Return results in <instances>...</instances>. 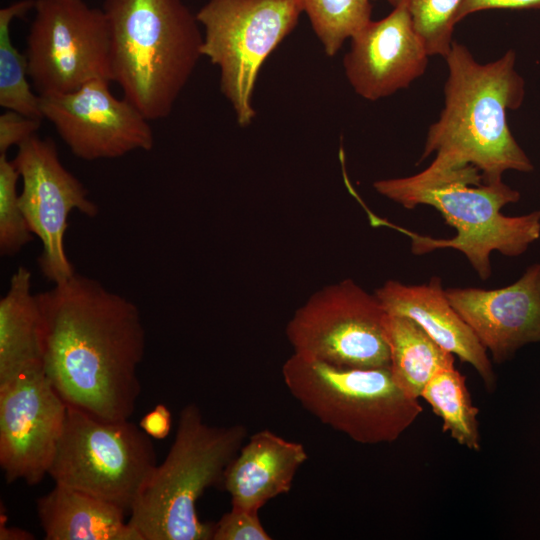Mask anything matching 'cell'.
Returning a JSON list of instances; mask_svg holds the SVG:
<instances>
[{
  "label": "cell",
  "mask_w": 540,
  "mask_h": 540,
  "mask_svg": "<svg viewBox=\"0 0 540 540\" xmlns=\"http://www.w3.org/2000/svg\"><path fill=\"white\" fill-rule=\"evenodd\" d=\"M43 370L68 407L94 417L128 420L145 353L139 308L99 281L78 274L37 293Z\"/></svg>",
  "instance_id": "1"
},
{
  "label": "cell",
  "mask_w": 540,
  "mask_h": 540,
  "mask_svg": "<svg viewBox=\"0 0 540 540\" xmlns=\"http://www.w3.org/2000/svg\"><path fill=\"white\" fill-rule=\"evenodd\" d=\"M445 60L444 107L428 129L420 161L435 154L428 166L433 169L472 165L489 183L502 181L507 170L531 171L506 119L507 110L519 108L525 93L515 52L481 64L465 45L453 41Z\"/></svg>",
  "instance_id": "2"
},
{
  "label": "cell",
  "mask_w": 540,
  "mask_h": 540,
  "mask_svg": "<svg viewBox=\"0 0 540 540\" xmlns=\"http://www.w3.org/2000/svg\"><path fill=\"white\" fill-rule=\"evenodd\" d=\"M373 187L406 209L434 207L455 228L456 235L436 239L401 230L411 238L412 252L422 255L443 248L458 250L482 280L491 275L493 251L519 256L540 237V211L512 217L501 213L505 205L520 199V193L503 181L485 182L472 165L427 167L411 176L377 180Z\"/></svg>",
  "instance_id": "3"
},
{
  "label": "cell",
  "mask_w": 540,
  "mask_h": 540,
  "mask_svg": "<svg viewBox=\"0 0 540 540\" xmlns=\"http://www.w3.org/2000/svg\"><path fill=\"white\" fill-rule=\"evenodd\" d=\"M111 81L149 121L169 116L202 56L196 14L181 0H105Z\"/></svg>",
  "instance_id": "4"
},
{
  "label": "cell",
  "mask_w": 540,
  "mask_h": 540,
  "mask_svg": "<svg viewBox=\"0 0 540 540\" xmlns=\"http://www.w3.org/2000/svg\"><path fill=\"white\" fill-rule=\"evenodd\" d=\"M246 438L245 425L212 426L196 404L184 406L174 441L134 503L129 525L142 540H212L214 523L200 519L197 502L223 484Z\"/></svg>",
  "instance_id": "5"
},
{
  "label": "cell",
  "mask_w": 540,
  "mask_h": 540,
  "mask_svg": "<svg viewBox=\"0 0 540 540\" xmlns=\"http://www.w3.org/2000/svg\"><path fill=\"white\" fill-rule=\"evenodd\" d=\"M282 378L289 393L324 425L360 444L396 441L422 413L390 368H350L292 353Z\"/></svg>",
  "instance_id": "6"
},
{
  "label": "cell",
  "mask_w": 540,
  "mask_h": 540,
  "mask_svg": "<svg viewBox=\"0 0 540 540\" xmlns=\"http://www.w3.org/2000/svg\"><path fill=\"white\" fill-rule=\"evenodd\" d=\"M156 466L151 437L139 425L129 419L103 420L68 407L48 475L55 484L130 514Z\"/></svg>",
  "instance_id": "7"
},
{
  "label": "cell",
  "mask_w": 540,
  "mask_h": 540,
  "mask_svg": "<svg viewBox=\"0 0 540 540\" xmlns=\"http://www.w3.org/2000/svg\"><path fill=\"white\" fill-rule=\"evenodd\" d=\"M297 0H209L196 13L203 27L202 56L220 71L221 93L239 126L256 116L253 92L260 68L296 27Z\"/></svg>",
  "instance_id": "8"
},
{
  "label": "cell",
  "mask_w": 540,
  "mask_h": 540,
  "mask_svg": "<svg viewBox=\"0 0 540 540\" xmlns=\"http://www.w3.org/2000/svg\"><path fill=\"white\" fill-rule=\"evenodd\" d=\"M387 313L351 279L312 294L286 325L293 353L350 368H389Z\"/></svg>",
  "instance_id": "9"
},
{
  "label": "cell",
  "mask_w": 540,
  "mask_h": 540,
  "mask_svg": "<svg viewBox=\"0 0 540 540\" xmlns=\"http://www.w3.org/2000/svg\"><path fill=\"white\" fill-rule=\"evenodd\" d=\"M26 37L28 75L39 95L111 81L110 34L103 9L84 0H35Z\"/></svg>",
  "instance_id": "10"
},
{
  "label": "cell",
  "mask_w": 540,
  "mask_h": 540,
  "mask_svg": "<svg viewBox=\"0 0 540 540\" xmlns=\"http://www.w3.org/2000/svg\"><path fill=\"white\" fill-rule=\"evenodd\" d=\"M17 147L13 161L23 184L20 207L30 231L42 243L38 257L42 274L59 284L76 273L64 249L70 212L76 209L92 218L99 208L80 180L64 167L53 140L35 134Z\"/></svg>",
  "instance_id": "11"
},
{
  "label": "cell",
  "mask_w": 540,
  "mask_h": 540,
  "mask_svg": "<svg viewBox=\"0 0 540 540\" xmlns=\"http://www.w3.org/2000/svg\"><path fill=\"white\" fill-rule=\"evenodd\" d=\"M67 408L43 366L0 382V467L8 483L36 485L48 475Z\"/></svg>",
  "instance_id": "12"
},
{
  "label": "cell",
  "mask_w": 540,
  "mask_h": 540,
  "mask_svg": "<svg viewBox=\"0 0 540 540\" xmlns=\"http://www.w3.org/2000/svg\"><path fill=\"white\" fill-rule=\"evenodd\" d=\"M110 82L95 79L69 93L39 95L43 119L80 159H113L153 148L149 120L124 97L114 96Z\"/></svg>",
  "instance_id": "13"
},
{
  "label": "cell",
  "mask_w": 540,
  "mask_h": 540,
  "mask_svg": "<svg viewBox=\"0 0 540 540\" xmlns=\"http://www.w3.org/2000/svg\"><path fill=\"white\" fill-rule=\"evenodd\" d=\"M350 39L344 70L354 91L364 99L388 97L407 88L426 70L429 55L403 2L394 4L386 17L371 20Z\"/></svg>",
  "instance_id": "14"
},
{
  "label": "cell",
  "mask_w": 540,
  "mask_h": 540,
  "mask_svg": "<svg viewBox=\"0 0 540 540\" xmlns=\"http://www.w3.org/2000/svg\"><path fill=\"white\" fill-rule=\"evenodd\" d=\"M445 291L494 362L508 360L525 344L540 342V263L503 288Z\"/></svg>",
  "instance_id": "15"
},
{
  "label": "cell",
  "mask_w": 540,
  "mask_h": 540,
  "mask_svg": "<svg viewBox=\"0 0 540 540\" xmlns=\"http://www.w3.org/2000/svg\"><path fill=\"white\" fill-rule=\"evenodd\" d=\"M374 294L387 314L415 321L441 347L470 364L489 391L494 390L496 376L487 351L449 302L440 277L420 285L388 280Z\"/></svg>",
  "instance_id": "16"
},
{
  "label": "cell",
  "mask_w": 540,
  "mask_h": 540,
  "mask_svg": "<svg viewBox=\"0 0 540 540\" xmlns=\"http://www.w3.org/2000/svg\"><path fill=\"white\" fill-rule=\"evenodd\" d=\"M308 454L302 443L265 429L251 435L227 467L223 487L231 507L257 511L287 494Z\"/></svg>",
  "instance_id": "17"
},
{
  "label": "cell",
  "mask_w": 540,
  "mask_h": 540,
  "mask_svg": "<svg viewBox=\"0 0 540 540\" xmlns=\"http://www.w3.org/2000/svg\"><path fill=\"white\" fill-rule=\"evenodd\" d=\"M46 540H142L120 507L55 484L36 500Z\"/></svg>",
  "instance_id": "18"
},
{
  "label": "cell",
  "mask_w": 540,
  "mask_h": 540,
  "mask_svg": "<svg viewBox=\"0 0 540 540\" xmlns=\"http://www.w3.org/2000/svg\"><path fill=\"white\" fill-rule=\"evenodd\" d=\"M31 280V271L19 266L0 299V382L43 366L41 314Z\"/></svg>",
  "instance_id": "19"
},
{
  "label": "cell",
  "mask_w": 540,
  "mask_h": 540,
  "mask_svg": "<svg viewBox=\"0 0 540 540\" xmlns=\"http://www.w3.org/2000/svg\"><path fill=\"white\" fill-rule=\"evenodd\" d=\"M390 371L397 385L413 399L440 370L454 366V355L433 340L415 321L387 314Z\"/></svg>",
  "instance_id": "20"
},
{
  "label": "cell",
  "mask_w": 540,
  "mask_h": 540,
  "mask_svg": "<svg viewBox=\"0 0 540 540\" xmlns=\"http://www.w3.org/2000/svg\"><path fill=\"white\" fill-rule=\"evenodd\" d=\"M442 420V430L459 445L479 451L481 437L465 376L455 366L437 372L424 387L421 397Z\"/></svg>",
  "instance_id": "21"
},
{
  "label": "cell",
  "mask_w": 540,
  "mask_h": 540,
  "mask_svg": "<svg viewBox=\"0 0 540 540\" xmlns=\"http://www.w3.org/2000/svg\"><path fill=\"white\" fill-rule=\"evenodd\" d=\"M35 0H20L0 9V106L42 120L40 96L29 83L26 56L11 39L15 19L34 8Z\"/></svg>",
  "instance_id": "22"
},
{
  "label": "cell",
  "mask_w": 540,
  "mask_h": 540,
  "mask_svg": "<svg viewBox=\"0 0 540 540\" xmlns=\"http://www.w3.org/2000/svg\"><path fill=\"white\" fill-rule=\"evenodd\" d=\"M327 56L371 21L369 0H297Z\"/></svg>",
  "instance_id": "23"
},
{
  "label": "cell",
  "mask_w": 540,
  "mask_h": 540,
  "mask_svg": "<svg viewBox=\"0 0 540 540\" xmlns=\"http://www.w3.org/2000/svg\"><path fill=\"white\" fill-rule=\"evenodd\" d=\"M392 6L403 2L413 28L429 56L446 57L453 44V31L464 0H388Z\"/></svg>",
  "instance_id": "24"
},
{
  "label": "cell",
  "mask_w": 540,
  "mask_h": 540,
  "mask_svg": "<svg viewBox=\"0 0 540 540\" xmlns=\"http://www.w3.org/2000/svg\"><path fill=\"white\" fill-rule=\"evenodd\" d=\"M19 172L6 153L0 154V253L14 256L33 240L19 203Z\"/></svg>",
  "instance_id": "25"
},
{
  "label": "cell",
  "mask_w": 540,
  "mask_h": 540,
  "mask_svg": "<svg viewBox=\"0 0 540 540\" xmlns=\"http://www.w3.org/2000/svg\"><path fill=\"white\" fill-rule=\"evenodd\" d=\"M257 511L231 507L214 523L212 540H270Z\"/></svg>",
  "instance_id": "26"
},
{
  "label": "cell",
  "mask_w": 540,
  "mask_h": 540,
  "mask_svg": "<svg viewBox=\"0 0 540 540\" xmlns=\"http://www.w3.org/2000/svg\"><path fill=\"white\" fill-rule=\"evenodd\" d=\"M42 120L12 110L0 115V154L37 134Z\"/></svg>",
  "instance_id": "27"
},
{
  "label": "cell",
  "mask_w": 540,
  "mask_h": 540,
  "mask_svg": "<svg viewBox=\"0 0 540 540\" xmlns=\"http://www.w3.org/2000/svg\"><path fill=\"white\" fill-rule=\"evenodd\" d=\"M529 8H540V0H464L458 12L457 21L483 10Z\"/></svg>",
  "instance_id": "28"
},
{
  "label": "cell",
  "mask_w": 540,
  "mask_h": 540,
  "mask_svg": "<svg viewBox=\"0 0 540 540\" xmlns=\"http://www.w3.org/2000/svg\"><path fill=\"white\" fill-rule=\"evenodd\" d=\"M171 425V412L164 404H157L139 422L141 429L151 438L155 439L166 438L170 433Z\"/></svg>",
  "instance_id": "29"
},
{
  "label": "cell",
  "mask_w": 540,
  "mask_h": 540,
  "mask_svg": "<svg viewBox=\"0 0 540 540\" xmlns=\"http://www.w3.org/2000/svg\"><path fill=\"white\" fill-rule=\"evenodd\" d=\"M0 539L1 540H33L34 535L22 528L9 527L6 524V516L1 513L0 521Z\"/></svg>",
  "instance_id": "30"
}]
</instances>
